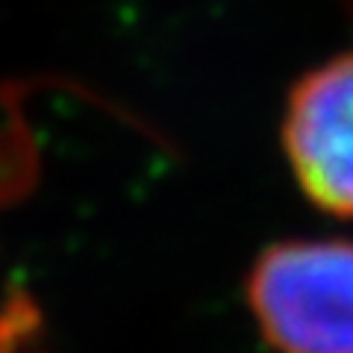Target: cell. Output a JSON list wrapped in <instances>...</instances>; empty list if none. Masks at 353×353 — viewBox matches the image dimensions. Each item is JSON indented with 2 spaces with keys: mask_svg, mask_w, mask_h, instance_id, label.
<instances>
[{
  "mask_svg": "<svg viewBox=\"0 0 353 353\" xmlns=\"http://www.w3.org/2000/svg\"><path fill=\"white\" fill-rule=\"evenodd\" d=\"M245 301L277 353H353V241L289 239L265 248Z\"/></svg>",
  "mask_w": 353,
  "mask_h": 353,
  "instance_id": "obj_1",
  "label": "cell"
},
{
  "mask_svg": "<svg viewBox=\"0 0 353 353\" xmlns=\"http://www.w3.org/2000/svg\"><path fill=\"white\" fill-rule=\"evenodd\" d=\"M283 148L309 201L353 218V53L327 59L292 85Z\"/></svg>",
  "mask_w": 353,
  "mask_h": 353,
  "instance_id": "obj_2",
  "label": "cell"
},
{
  "mask_svg": "<svg viewBox=\"0 0 353 353\" xmlns=\"http://www.w3.org/2000/svg\"><path fill=\"white\" fill-rule=\"evenodd\" d=\"M36 330V312L24 301L0 312V353H30L27 339Z\"/></svg>",
  "mask_w": 353,
  "mask_h": 353,
  "instance_id": "obj_3",
  "label": "cell"
}]
</instances>
